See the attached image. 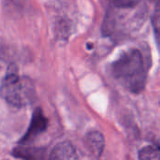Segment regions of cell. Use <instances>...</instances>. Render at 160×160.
I'll return each instance as SVG.
<instances>
[{
	"label": "cell",
	"instance_id": "cell-6",
	"mask_svg": "<svg viewBox=\"0 0 160 160\" xmlns=\"http://www.w3.org/2000/svg\"><path fill=\"white\" fill-rule=\"evenodd\" d=\"M14 158L23 159H40L43 158L44 152L41 149L27 148V147H17L11 153Z\"/></svg>",
	"mask_w": 160,
	"mask_h": 160
},
{
	"label": "cell",
	"instance_id": "cell-3",
	"mask_svg": "<svg viewBox=\"0 0 160 160\" xmlns=\"http://www.w3.org/2000/svg\"><path fill=\"white\" fill-rule=\"evenodd\" d=\"M48 127V119L45 117L42 110L38 108L32 114V119L27 132L19 142V144H24L36 139L38 135L42 134Z\"/></svg>",
	"mask_w": 160,
	"mask_h": 160
},
{
	"label": "cell",
	"instance_id": "cell-5",
	"mask_svg": "<svg viewBox=\"0 0 160 160\" xmlns=\"http://www.w3.org/2000/svg\"><path fill=\"white\" fill-rule=\"evenodd\" d=\"M49 158L52 160H75L78 159L79 157L76 149L69 142H63L52 149Z\"/></svg>",
	"mask_w": 160,
	"mask_h": 160
},
{
	"label": "cell",
	"instance_id": "cell-4",
	"mask_svg": "<svg viewBox=\"0 0 160 160\" xmlns=\"http://www.w3.org/2000/svg\"><path fill=\"white\" fill-rule=\"evenodd\" d=\"M84 146L93 158H99L102 155L105 146V140L99 131H90L85 135Z\"/></svg>",
	"mask_w": 160,
	"mask_h": 160
},
{
	"label": "cell",
	"instance_id": "cell-1",
	"mask_svg": "<svg viewBox=\"0 0 160 160\" xmlns=\"http://www.w3.org/2000/svg\"><path fill=\"white\" fill-rule=\"evenodd\" d=\"M147 61L139 49L124 52L112 65L115 80L128 91L139 94L143 91L147 79Z\"/></svg>",
	"mask_w": 160,
	"mask_h": 160
},
{
	"label": "cell",
	"instance_id": "cell-7",
	"mask_svg": "<svg viewBox=\"0 0 160 160\" xmlns=\"http://www.w3.org/2000/svg\"><path fill=\"white\" fill-rule=\"evenodd\" d=\"M159 146L158 145H148L143 147L139 152V158L141 160H158L159 157Z\"/></svg>",
	"mask_w": 160,
	"mask_h": 160
},
{
	"label": "cell",
	"instance_id": "cell-8",
	"mask_svg": "<svg viewBox=\"0 0 160 160\" xmlns=\"http://www.w3.org/2000/svg\"><path fill=\"white\" fill-rule=\"evenodd\" d=\"M111 8L115 9H131L139 6L142 0H108Z\"/></svg>",
	"mask_w": 160,
	"mask_h": 160
},
{
	"label": "cell",
	"instance_id": "cell-2",
	"mask_svg": "<svg viewBox=\"0 0 160 160\" xmlns=\"http://www.w3.org/2000/svg\"><path fill=\"white\" fill-rule=\"evenodd\" d=\"M0 94L11 106L22 108L33 101L35 89L32 82L25 77H21L17 68L10 65L3 80Z\"/></svg>",
	"mask_w": 160,
	"mask_h": 160
}]
</instances>
